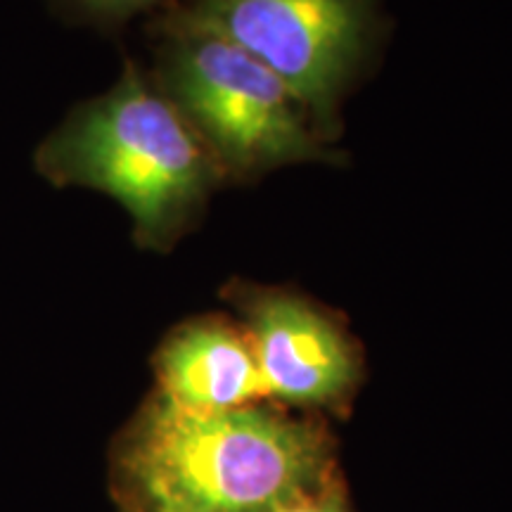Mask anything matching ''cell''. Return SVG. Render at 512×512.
Returning <instances> with one entry per match:
<instances>
[{"label": "cell", "mask_w": 512, "mask_h": 512, "mask_svg": "<svg viewBox=\"0 0 512 512\" xmlns=\"http://www.w3.org/2000/svg\"><path fill=\"white\" fill-rule=\"evenodd\" d=\"M34 169L53 188L110 195L131 216L136 247L157 254L200 226L228 185L190 121L131 60L110 91L74 105L36 145Z\"/></svg>", "instance_id": "1"}, {"label": "cell", "mask_w": 512, "mask_h": 512, "mask_svg": "<svg viewBox=\"0 0 512 512\" xmlns=\"http://www.w3.org/2000/svg\"><path fill=\"white\" fill-rule=\"evenodd\" d=\"M117 463L150 512H283L318 484L328 446L306 422L247 406L190 411L157 392Z\"/></svg>", "instance_id": "2"}, {"label": "cell", "mask_w": 512, "mask_h": 512, "mask_svg": "<svg viewBox=\"0 0 512 512\" xmlns=\"http://www.w3.org/2000/svg\"><path fill=\"white\" fill-rule=\"evenodd\" d=\"M150 76L219 162L226 183H254L280 166H339L347 155L313 131L304 107L271 69L223 38L147 31Z\"/></svg>", "instance_id": "3"}, {"label": "cell", "mask_w": 512, "mask_h": 512, "mask_svg": "<svg viewBox=\"0 0 512 512\" xmlns=\"http://www.w3.org/2000/svg\"><path fill=\"white\" fill-rule=\"evenodd\" d=\"M382 27L380 0H178L147 22V31H197L245 50L290 88L328 145Z\"/></svg>", "instance_id": "4"}, {"label": "cell", "mask_w": 512, "mask_h": 512, "mask_svg": "<svg viewBox=\"0 0 512 512\" xmlns=\"http://www.w3.org/2000/svg\"><path fill=\"white\" fill-rule=\"evenodd\" d=\"M230 299L249 323L268 394L292 403H335L358 377V356L337 320L302 294L233 280Z\"/></svg>", "instance_id": "5"}, {"label": "cell", "mask_w": 512, "mask_h": 512, "mask_svg": "<svg viewBox=\"0 0 512 512\" xmlns=\"http://www.w3.org/2000/svg\"><path fill=\"white\" fill-rule=\"evenodd\" d=\"M159 394L190 411H230L268 394L252 344L219 318H197L155 356Z\"/></svg>", "instance_id": "6"}, {"label": "cell", "mask_w": 512, "mask_h": 512, "mask_svg": "<svg viewBox=\"0 0 512 512\" xmlns=\"http://www.w3.org/2000/svg\"><path fill=\"white\" fill-rule=\"evenodd\" d=\"M50 12L74 27L114 34L138 15H159L178 0H46Z\"/></svg>", "instance_id": "7"}, {"label": "cell", "mask_w": 512, "mask_h": 512, "mask_svg": "<svg viewBox=\"0 0 512 512\" xmlns=\"http://www.w3.org/2000/svg\"><path fill=\"white\" fill-rule=\"evenodd\" d=\"M283 512H344V508L337 496H325L320 498V501H309V498H304V501H299L297 505H292V508H287Z\"/></svg>", "instance_id": "8"}, {"label": "cell", "mask_w": 512, "mask_h": 512, "mask_svg": "<svg viewBox=\"0 0 512 512\" xmlns=\"http://www.w3.org/2000/svg\"><path fill=\"white\" fill-rule=\"evenodd\" d=\"M152 512H166V510H152Z\"/></svg>", "instance_id": "9"}]
</instances>
